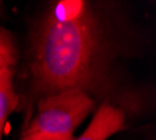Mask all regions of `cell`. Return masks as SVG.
Returning a JSON list of instances; mask_svg holds the SVG:
<instances>
[{"instance_id": "obj_2", "label": "cell", "mask_w": 156, "mask_h": 140, "mask_svg": "<svg viewBox=\"0 0 156 140\" xmlns=\"http://www.w3.org/2000/svg\"><path fill=\"white\" fill-rule=\"evenodd\" d=\"M94 98L77 88L44 95L38 102L37 115L24 135H73L75 129L94 111Z\"/></svg>"}, {"instance_id": "obj_1", "label": "cell", "mask_w": 156, "mask_h": 140, "mask_svg": "<svg viewBox=\"0 0 156 140\" xmlns=\"http://www.w3.org/2000/svg\"><path fill=\"white\" fill-rule=\"evenodd\" d=\"M110 65L108 38L87 2H58L41 20L30 60L38 93L48 95L77 88L107 102L113 86Z\"/></svg>"}, {"instance_id": "obj_5", "label": "cell", "mask_w": 156, "mask_h": 140, "mask_svg": "<svg viewBox=\"0 0 156 140\" xmlns=\"http://www.w3.org/2000/svg\"><path fill=\"white\" fill-rule=\"evenodd\" d=\"M14 62V48L11 45L10 38L3 31H0V72L10 69Z\"/></svg>"}, {"instance_id": "obj_6", "label": "cell", "mask_w": 156, "mask_h": 140, "mask_svg": "<svg viewBox=\"0 0 156 140\" xmlns=\"http://www.w3.org/2000/svg\"><path fill=\"white\" fill-rule=\"evenodd\" d=\"M73 135H51V133H31L24 135L21 140H73Z\"/></svg>"}, {"instance_id": "obj_3", "label": "cell", "mask_w": 156, "mask_h": 140, "mask_svg": "<svg viewBox=\"0 0 156 140\" xmlns=\"http://www.w3.org/2000/svg\"><path fill=\"white\" fill-rule=\"evenodd\" d=\"M125 128V112L110 102H103L94 112L86 130L73 140H107Z\"/></svg>"}, {"instance_id": "obj_4", "label": "cell", "mask_w": 156, "mask_h": 140, "mask_svg": "<svg viewBox=\"0 0 156 140\" xmlns=\"http://www.w3.org/2000/svg\"><path fill=\"white\" fill-rule=\"evenodd\" d=\"M16 107L17 95L13 86V74L10 69H6L0 72V140L3 137L6 121Z\"/></svg>"}]
</instances>
